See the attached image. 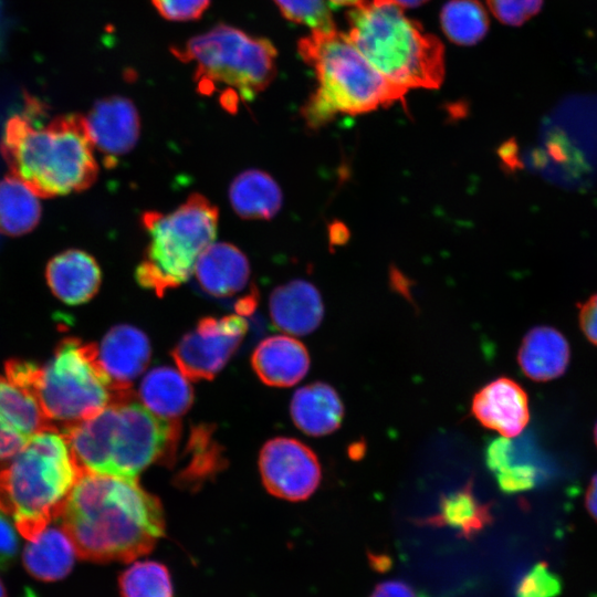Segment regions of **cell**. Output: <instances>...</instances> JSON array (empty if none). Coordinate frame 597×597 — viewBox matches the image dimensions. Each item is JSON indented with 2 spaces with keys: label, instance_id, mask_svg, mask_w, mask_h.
<instances>
[{
  "label": "cell",
  "instance_id": "1",
  "mask_svg": "<svg viewBox=\"0 0 597 597\" xmlns=\"http://www.w3.org/2000/svg\"><path fill=\"white\" fill-rule=\"evenodd\" d=\"M59 523L75 553L95 563L130 562L148 554L165 534L159 500L136 478L82 470Z\"/></svg>",
  "mask_w": 597,
  "mask_h": 597
},
{
  "label": "cell",
  "instance_id": "2",
  "mask_svg": "<svg viewBox=\"0 0 597 597\" xmlns=\"http://www.w3.org/2000/svg\"><path fill=\"white\" fill-rule=\"evenodd\" d=\"M28 108L8 121L0 144L14 178L43 198L92 186L98 169L85 116L60 115L41 125L32 105Z\"/></svg>",
  "mask_w": 597,
  "mask_h": 597
},
{
  "label": "cell",
  "instance_id": "3",
  "mask_svg": "<svg viewBox=\"0 0 597 597\" xmlns=\"http://www.w3.org/2000/svg\"><path fill=\"white\" fill-rule=\"evenodd\" d=\"M63 434L81 470L136 478L172 453L179 425L156 416L132 394L65 428Z\"/></svg>",
  "mask_w": 597,
  "mask_h": 597
},
{
  "label": "cell",
  "instance_id": "4",
  "mask_svg": "<svg viewBox=\"0 0 597 597\" xmlns=\"http://www.w3.org/2000/svg\"><path fill=\"white\" fill-rule=\"evenodd\" d=\"M6 374L33 397L52 425L59 422L64 429L134 394L116 390L100 364L97 345L75 337L63 338L43 366L11 359Z\"/></svg>",
  "mask_w": 597,
  "mask_h": 597
},
{
  "label": "cell",
  "instance_id": "5",
  "mask_svg": "<svg viewBox=\"0 0 597 597\" xmlns=\"http://www.w3.org/2000/svg\"><path fill=\"white\" fill-rule=\"evenodd\" d=\"M298 53L314 71L317 86L302 108L306 124L318 128L337 115H358L389 106L405 94L369 63L348 34L312 30Z\"/></svg>",
  "mask_w": 597,
  "mask_h": 597
},
{
  "label": "cell",
  "instance_id": "6",
  "mask_svg": "<svg viewBox=\"0 0 597 597\" xmlns=\"http://www.w3.org/2000/svg\"><path fill=\"white\" fill-rule=\"evenodd\" d=\"M349 38L369 63L406 95L439 87L444 74L441 42L392 0H370L348 12Z\"/></svg>",
  "mask_w": 597,
  "mask_h": 597
},
{
  "label": "cell",
  "instance_id": "7",
  "mask_svg": "<svg viewBox=\"0 0 597 597\" xmlns=\"http://www.w3.org/2000/svg\"><path fill=\"white\" fill-rule=\"evenodd\" d=\"M81 471L63 432L44 429L0 463V511L31 541L57 520Z\"/></svg>",
  "mask_w": 597,
  "mask_h": 597
},
{
  "label": "cell",
  "instance_id": "8",
  "mask_svg": "<svg viewBox=\"0 0 597 597\" xmlns=\"http://www.w3.org/2000/svg\"><path fill=\"white\" fill-rule=\"evenodd\" d=\"M171 52L195 65L198 91L205 95L218 93L229 112L252 101L276 73V50L269 40L227 24L193 36Z\"/></svg>",
  "mask_w": 597,
  "mask_h": 597
},
{
  "label": "cell",
  "instance_id": "9",
  "mask_svg": "<svg viewBox=\"0 0 597 597\" xmlns=\"http://www.w3.org/2000/svg\"><path fill=\"white\" fill-rule=\"evenodd\" d=\"M218 218L217 207L199 193L169 213L145 212L148 244L136 269L139 285L163 296L188 281L201 253L213 243Z\"/></svg>",
  "mask_w": 597,
  "mask_h": 597
},
{
  "label": "cell",
  "instance_id": "10",
  "mask_svg": "<svg viewBox=\"0 0 597 597\" xmlns=\"http://www.w3.org/2000/svg\"><path fill=\"white\" fill-rule=\"evenodd\" d=\"M248 329L240 314L203 317L175 346L171 356L180 373L191 380H210L228 363Z\"/></svg>",
  "mask_w": 597,
  "mask_h": 597
},
{
  "label": "cell",
  "instance_id": "11",
  "mask_svg": "<svg viewBox=\"0 0 597 597\" xmlns=\"http://www.w3.org/2000/svg\"><path fill=\"white\" fill-rule=\"evenodd\" d=\"M259 468L265 489L289 501L307 499L321 480V467L314 452L292 438L268 441L260 452Z\"/></svg>",
  "mask_w": 597,
  "mask_h": 597
},
{
  "label": "cell",
  "instance_id": "12",
  "mask_svg": "<svg viewBox=\"0 0 597 597\" xmlns=\"http://www.w3.org/2000/svg\"><path fill=\"white\" fill-rule=\"evenodd\" d=\"M94 148L114 165V159L130 151L140 133L139 114L126 97L112 96L97 101L85 116Z\"/></svg>",
  "mask_w": 597,
  "mask_h": 597
},
{
  "label": "cell",
  "instance_id": "13",
  "mask_svg": "<svg viewBox=\"0 0 597 597\" xmlns=\"http://www.w3.org/2000/svg\"><path fill=\"white\" fill-rule=\"evenodd\" d=\"M55 427L31 395L0 376V460L17 454L40 431Z\"/></svg>",
  "mask_w": 597,
  "mask_h": 597
},
{
  "label": "cell",
  "instance_id": "14",
  "mask_svg": "<svg viewBox=\"0 0 597 597\" xmlns=\"http://www.w3.org/2000/svg\"><path fill=\"white\" fill-rule=\"evenodd\" d=\"M147 336L132 325L112 327L97 346L104 371L118 391H129L132 383L145 370L150 359Z\"/></svg>",
  "mask_w": 597,
  "mask_h": 597
},
{
  "label": "cell",
  "instance_id": "15",
  "mask_svg": "<svg viewBox=\"0 0 597 597\" xmlns=\"http://www.w3.org/2000/svg\"><path fill=\"white\" fill-rule=\"evenodd\" d=\"M472 412L484 427L512 438L520 434L528 422L527 395L517 383L502 377L475 394Z\"/></svg>",
  "mask_w": 597,
  "mask_h": 597
},
{
  "label": "cell",
  "instance_id": "16",
  "mask_svg": "<svg viewBox=\"0 0 597 597\" xmlns=\"http://www.w3.org/2000/svg\"><path fill=\"white\" fill-rule=\"evenodd\" d=\"M269 307L274 326L296 336L312 333L324 312L317 289L303 280L277 286L270 296Z\"/></svg>",
  "mask_w": 597,
  "mask_h": 597
},
{
  "label": "cell",
  "instance_id": "17",
  "mask_svg": "<svg viewBox=\"0 0 597 597\" xmlns=\"http://www.w3.org/2000/svg\"><path fill=\"white\" fill-rule=\"evenodd\" d=\"M52 293L62 302L78 305L98 291L102 272L95 259L82 250H66L52 258L45 269Z\"/></svg>",
  "mask_w": 597,
  "mask_h": 597
},
{
  "label": "cell",
  "instance_id": "18",
  "mask_svg": "<svg viewBox=\"0 0 597 597\" xmlns=\"http://www.w3.org/2000/svg\"><path fill=\"white\" fill-rule=\"evenodd\" d=\"M193 274L208 294L229 297L243 291L250 280L247 256L231 243H211L199 256Z\"/></svg>",
  "mask_w": 597,
  "mask_h": 597
},
{
  "label": "cell",
  "instance_id": "19",
  "mask_svg": "<svg viewBox=\"0 0 597 597\" xmlns=\"http://www.w3.org/2000/svg\"><path fill=\"white\" fill-rule=\"evenodd\" d=\"M251 364L264 384L290 387L306 375L310 357L301 342L290 336L277 335L263 339L256 346Z\"/></svg>",
  "mask_w": 597,
  "mask_h": 597
},
{
  "label": "cell",
  "instance_id": "20",
  "mask_svg": "<svg viewBox=\"0 0 597 597\" xmlns=\"http://www.w3.org/2000/svg\"><path fill=\"white\" fill-rule=\"evenodd\" d=\"M570 349L567 339L551 326H536L524 336L517 360L522 371L535 381H547L567 369Z\"/></svg>",
  "mask_w": 597,
  "mask_h": 597
},
{
  "label": "cell",
  "instance_id": "21",
  "mask_svg": "<svg viewBox=\"0 0 597 597\" xmlns=\"http://www.w3.org/2000/svg\"><path fill=\"white\" fill-rule=\"evenodd\" d=\"M74 546L61 524H49L25 545L22 561L27 572L43 582H55L71 572Z\"/></svg>",
  "mask_w": 597,
  "mask_h": 597
},
{
  "label": "cell",
  "instance_id": "22",
  "mask_svg": "<svg viewBox=\"0 0 597 597\" xmlns=\"http://www.w3.org/2000/svg\"><path fill=\"white\" fill-rule=\"evenodd\" d=\"M343 415L339 396L324 383L302 387L291 401V416L295 426L310 436H325L335 431Z\"/></svg>",
  "mask_w": 597,
  "mask_h": 597
},
{
  "label": "cell",
  "instance_id": "23",
  "mask_svg": "<svg viewBox=\"0 0 597 597\" xmlns=\"http://www.w3.org/2000/svg\"><path fill=\"white\" fill-rule=\"evenodd\" d=\"M139 398L156 416L177 420L191 407L193 392L180 371L161 366L145 376L140 384Z\"/></svg>",
  "mask_w": 597,
  "mask_h": 597
},
{
  "label": "cell",
  "instance_id": "24",
  "mask_svg": "<svg viewBox=\"0 0 597 597\" xmlns=\"http://www.w3.org/2000/svg\"><path fill=\"white\" fill-rule=\"evenodd\" d=\"M229 198L235 213L248 220L272 219L282 206L279 185L259 169L239 174L230 185Z\"/></svg>",
  "mask_w": 597,
  "mask_h": 597
},
{
  "label": "cell",
  "instance_id": "25",
  "mask_svg": "<svg viewBox=\"0 0 597 597\" xmlns=\"http://www.w3.org/2000/svg\"><path fill=\"white\" fill-rule=\"evenodd\" d=\"M41 218V206L24 184L14 177L0 180V232L22 235L35 228Z\"/></svg>",
  "mask_w": 597,
  "mask_h": 597
},
{
  "label": "cell",
  "instance_id": "26",
  "mask_svg": "<svg viewBox=\"0 0 597 597\" xmlns=\"http://www.w3.org/2000/svg\"><path fill=\"white\" fill-rule=\"evenodd\" d=\"M440 23L446 36L459 45L481 41L489 29V18L478 0H449L441 8Z\"/></svg>",
  "mask_w": 597,
  "mask_h": 597
},
{
  "label": "cell",
  "instance_id": "27",
  "mask_svg": "<svg viewBox=\"0 0 597 597\" xmlns=\"http://www.w3.org/2000/svg\"><path fill=\"white\" fill-rule=\"evenodd\" d=\"M488 506L480 504L471 493V488L446 498L440 513L428 520L431 525H449L459 531L460 536L471 538L491 522Z\"/></svg>",
  "mask_w": 597,
  "mask_h": 597
},
{
  "label": "cell",
  "instance_id": "28",
  "mask_svg": "<svg viewBox=\"0 0 597 597\" xmlns=\"http://www.w3.org/2000/svg\"><path fill=\"white\" fill-rule=\"evenodd\" d=\"M121 597H172L174 587L166 565L155 561H138L118 577Z\"/></svg>",
  "mask_w": 597,
  "mask_h": 597
},
{
  "label": "cell",
  "instance_id": "29",
  "mask_svg": "<svg viewBox=\"0 0 597 597\" xmlns=\"http://www.w3.org/2000/svg\"><path fill=\"white\" fill-rule=\"evenodd\" d=\"M513 443L507 438L493 441L486 451V461L494 471L501 489L505 492H519L531 489L536 481V469L526 462H520L513 451Z\"/></svg>",
  "mask_w": 597,
  "mask_h": 597
},
{
  "label": "cell",
  "instance_id": "30",
  "mask_svg": "<svg viewBox=\"0 0 597 597\" xmlns=\"http://www.w3.org/2000/svg\"><path fill=\"white\" fill-rule=\"evenodd\" d=\"M282 14L290 21L304 24L312 30H332L334 22L325 0H273Z\"/></svg>",
  "mask_w": 597,
  "mask_h": 597
},
{
  "label": "cell",
  "instance_id": "31",
  "mask_svg": "<svg viewBox=\"0 0 597 597\" xmlns=\"http://www.w3.org/2000/svg\"><path fill=\"white\" fill-rule=\"evenodd\" d=\"M561 590L559 576L546 563L541 562L519 582L515 597H556Z\"/></svg>",
  "mask_w": 597,
  "mask_h": 597
},
{
  "label": "cell",
  "instance_id": "32",
  "mask_svg": "<svg viewBox=\"0 0 597 597\" xmlns=\"http://www.w3.org/2000/svg\"><path fill=\"white\" fill-rule=\"evenodd\" d=\"M493 15L506 25L519 27L540 12L543 0H486Z\"/></svg>",
  "mask_w": 597,
  "mask_h": 597
},
{
  "label": "cell",
  "instance_id": "33",
  "mask_svg": "<svg viewBox=\"0 0 597 597\" xmlns=\"http://www.w3.org/2000/svg\"><path fill=\"white\" fill-rule=\"evenodd\" d=\"M157 11L172 21L198 19L208 8L210 0H151Z\"/></svg>",
  "mask_w": 597,
  "mask_h": 597
},
{
  "label": "cell",
  "instance_id": "34",
  "mask_svg": "<svg viewBox=\"0 0 597 597\" xmlns=\"http://www.w3.org/2000/svg\"><path fill=\"white\" fill-rule=\"evenodd\" d=\"M19 551V537L11 522L0 511V569L7 568L14 561Z\"/></svg>",
  "mask_w": 597,
  "mask_h": 597
},
{
  "label": "cell",
  "instance_id": "35",
  "mask_svg": "<svg viewBox=\"0 0 597 597\" xmlns=\"http://www.w3.org/2000/svg\"><path fill=\"white\" fill-rule=\"evenodd\" d=\"M579 325L586 338L597 345V294L590 296L580 307Z\"/></svg>",
  "mask_w": 597,
  "mask_h": 597
},
{
  "label": "cell",
  "instance_id": "36",
  "mask_svg": "<svg viewBox=\"0 0 597 597\" xmlns=\"http://www.w3.org/2000/svg\"><path fill=\"white\" fill-rule=\"evenodd\" d=\"M370 597H417L413 589L401 580H386L379 584Z\"/></svg>",
  "mask_w": 597,
  "mask_h": 597
},
{
  "label": "cell",
  "instance_id": "37",
  "mask_svg": "<svg viewBox=\"0 0 597 597\" xmlns=\"http://www.w3.org/2000/svg\"><path fill=\"white\" fill-rule=\"evenodd\" d=\"M585 505L589 514L597 522V473L593 476L586 491Z\"/></svg>",
  "mask_w": 597,
  "mask_h": 597
},
{
  "label": "cell",
  "instance_id": "38",
  "mask_svg": "<svg viewBox=\"0 0 597 597\" xmlns=\"http://www.w3.org/2000/svg\"><path fill=\"white\" fill-rule=\"evenodd\" d=\"M392 1L404 9V8L419 7L423 4L425 2H427L428 0H392Z\"/></svg>",
  "mask_w": 597,
  "mask_h": 597
},
{
  "label": "cell",
  "instance_id": "39",
  "mask_svg": "<svg viewBox=\"0 0 597 597\" xmlns=\"http://www.w3.org/2000/svg\"><path fill=\"white\" fill-rule=\"evenodd\" d=\"M365 0H328V2L335 7H355Z\"/></svg>",
  "mask_w": 597,
  "mask_h": 597
},
{
  "label": "cell",
  "instance_id": "40",
  "mask_svg": "<svg viewBox=\"0 0 597 597\" xmlns=\"http://www.w3.org/2000/svg\"><path fill=\"white\" fill-rule=\"evenodd\" d=\"M0 597H7V591L1 580H0Z\"/></svg>",
  "mask_w": 597,
  "mask_h": 597
},
{
  "label": "cell",
  "instance_id": "41",
  "mask_svg": "<svg viewBox=\"0 0 597 597\" xmlns=\"http://www.w3.org/2000/svg\"><path fill=\"white\" fill-rule=\"evenodd\" d=\"M594 439H595V443L597 446V423H596L595 429H594Z\"/></svg>",
  "mask_w": 597,
  "mask_h": 597
}]
</instances>
